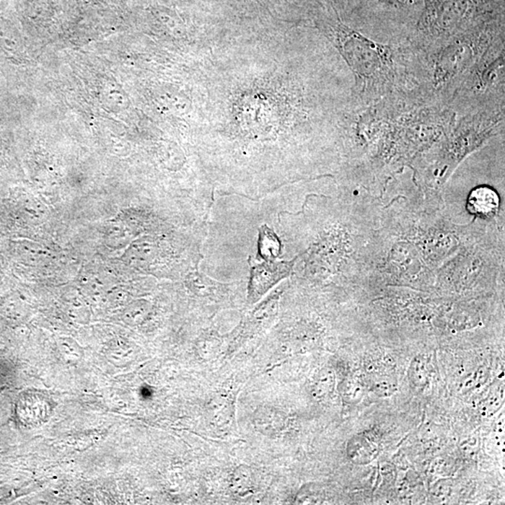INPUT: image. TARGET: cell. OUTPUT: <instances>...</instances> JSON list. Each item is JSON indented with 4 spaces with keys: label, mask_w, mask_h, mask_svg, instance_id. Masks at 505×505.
<instances>
[{
    "label": "cell",
    "mask_w": 505,
    "mask_h": 505,
    "mask_svg": "<svg viewBox=\"0 0 505 505\" xmlns=\"http://www.w3.org/2000/svg\"><path fill=\"white\" fill-rule=\"evenodd\" d=\"M335 390V374L330 369L318 372L312 385L313 397L317 401L326 400Z\"/></svg>",
    "instance_id": "cell-7"
},
{
    "label": "cell",
    "mask_w": 505,
    "mask_h": 505,
    "mask_svg": "<svg viewBox=\"0 0 505 505\" xmlns=\"http://www.w3.org/2000/svg\"><path fill=\"white\" fill-rule=\"evenodd\" d=\"M255 422L256 428L264 434H274L281 431L284 426L283 414L273 409H260L256 414Z\"/></svg>",
    "instance_id": "cell-5"
},
{
    "label": "cell",
    "mask_w": 505,
    "mask_h": 505,
    "mask_svg": "<svg viewBox=\"0 0 505 505\" xmlns=\"http://www.w3.org/2000/svg\"><path fill=\"white\" fill-rule=\"evenodd\" d=\"M281 252V243L273 230L262 227L260 235V255L266 260L276 258Z\"/></svg>",
    "instance_id": "cell-8"
},
{
    "label": "cell",
    "mask_w": 505,
    "mask_h": 505,
    "mask_svg": "<svg viewBox=\"0 0 505 505\" xmlns=\"http://www.w3.org/2000/svg\"><path fill=\"white\" fill-rule=\"evenodd\" d=\"M279 296V292H274L256 306L248 315L245 330L249 333H256L268 328L276 319L278 312Z\"/></svg>",
    "instance_id": "cell-2"
},
{
    "label": "cell",
    "mask_w": 505,
    "mask_h": 505,
    "mask_svg": "<svg viewBox=\"0 0 505 505\" xmlns=\"http://www.w3.org/2000/svg\"><path fill=\"white\" fill-rule=\"evenodd\" d=\"M372 390L380 397H390L397 390V383L388 374H374L372 380Z\"/></svg>",
    "instance_id": "cell-10"
},
{
    "label": "cell",
    "mask_w": 505,
    "mask_h": 505,
    "mask_svg": "<svg viewBox=\"0 0 505 505\" xmlns=\"http://www.w3.org/2000/svg\"><path fill=\"white\" fill-rule=\"evenodd\" d=\"M295 264L292 261L267 260V262L254 266L251 271L248 300L250 303L258 302L269 291L291 273Z\"/></svg>",
    "instance_id": "cell-1"
},
{
    "label": "cell",
    "mask_w": 505,
    "mask_h": 505,
    "mask_svg": "<svg viewBox=\"0 0 505 505\" xmlns=\"http://www.w3.org/2000/svg\"><path fill=\"white\" fill-rule=\"evenodd\" d=\"M377 447L368 436H357L351 440L348 454L355 462H369L377 455Z\"/></svg>",
    "instance_id": "cell-6"
},
{
    "label": "cell",
    "mask_w": 505,
    "mask_h": 505,
    "mask_svg": "<svg viewBox=\"0 0 505 505\" xmlns=\"http://www.w3.org/2000/svg\"><path fill=\"white\" fill-rule=\"evenodd\" d=\"M502 401L498 397H492L486 404L485 410L489 413H495L501 407Z\"/></svg>",
    "instance_id": "cell-12"
},
{
    "label": "cell",
    "mask_w": 505,
    "mask_h": 505,
    "mask_svg": "<svg viewBox=\"0 0 505 505\" xmlns=\"http://www.w3.org/2000/svg\"><path fill=\"white\" fill-rule=\"evenodd\" d=\"M468 210L475 216H495L500 207V199L495 191L488 186H480L471 191L468 198Z\"/></svg>",
    "instance_id": "cell-3"
},
{
    "label": "cell",
    "mask_w": 505,
    "mask_h": 505,
    "mask_svg": "<svg viewBox=\"0 0 505 505\" xmlns=\"http://www.w3.org/2000/svg\"><path fill=\"white\" fill-rule=\"evenodd\" d=\"M411 383L418 388H424L428 382V369L426 361L422 357H414L409 370Z\"/></svg>",
    "instance_id": "cell-9"
},
{
    "label": "cell",
    "mask_w": 505,
    "mask_h": 505,
    "mask_svg": "<svg viewBox=\"0 0 505 505\" xmlns=\"http://www.w3.org/2000/svg\"><path fill=\"white\" fill-rule=\"evenodd\" d=\"M230 489L239 496L249 495L255 491V476L249 466L240 465L233 471Z\"/></svg>",
    "instance_id": "cell-4"
},
{
    "label": "cell",
    "mask_w": 505,
    "mask_h": 505,
    "mask_svg": "<svg viewBox=\"0 0 505 505\" xmlns=\"http://www.w3.org/2000/svg\"><path fill=\"white\" fill-rule=\"evenodd\" d=\"M341 391L344 403L348 404L359 403L364 394L363 385L359 381L355 379L344 381Z\"/></svg>",
    "instance_id": "cell-11"
}]
</instances>
